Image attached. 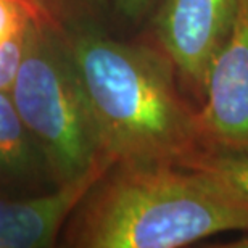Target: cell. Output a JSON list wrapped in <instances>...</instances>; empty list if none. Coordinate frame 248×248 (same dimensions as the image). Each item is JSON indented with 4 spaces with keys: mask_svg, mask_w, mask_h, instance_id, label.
<instances>
[{
    "mask_svg": "<svg viewBox=\"0 0 248 248\" xmlns=\"http://www.w3.org/2000/svg\"><path fill=\"white\" fill-rule=\"evenodd\" d=\"M248 234V197L177 163L121 161L103 172L66 226L68 247L177 248Z\"/></svg>",
    "mask_w": 248,
    "mask_h": 248,
    "instance_id": "cell-1",
    "label": "cell"
},
{
    "mask_svg": "<svg viewBox=\"0 0 248 248\" xmlns=\"http://www.w3.org/2000/svg\"><path fill=\"white\" fill-rule=\"evenodd\" d=\"M62 37L86 91L102 155L181 165L205 148L197 105L156 47L116 41L92 26L62 24Z\"/></svg>",
    "mask_w": 248,
    "mask_h": 248,
    "instance_id": "cell-2",
    "label": "cell"
},
{
    "mask_svg": "<svg viewBox=\"0 0 248 248\" xmlns=\"http://www.w3.org/2000/svg\"><path fill=\"white\" fill-rule=\"evenodd\" d=\"M10 95L55 186L107 160L60 21L31 26Z\"/></svg>",
    "mask_w": 248,
    "mask_h": 248,
    "instance_id": "cell-3",
    "label": "cell"
},
{
    "mask_svg": "<svg viewBox=\"0 0 248 248\" xmlns=\"http://www.w3.org/2000/svg\"><path fill=\"white\" fill-rule=\"evenodd\" d=\"M237 0H163L153 18L156 48L170 60L181 87L197 107L232 28Z\"/></svg>",
    "mask_w": 248,
    "mask_h": 248,
    "instance_id": "cell-4",
    "label": "cell"
},
{
    "mask_svg": "<svg viewBox=\"0 0 248 248\" xmlns=\"http://www.w3.org/2000/svg\"><path fill=\"white\" fill-rule=\"evenodd\" d=\"M197 127L205 148L248 153V0H237L232 28L197 107Z\"/></svg>",
    "mask_w": 248,
    "mask_h": 248,
    "instance_id": "cell-5",
    "label": "cell"
},
{
    "mask_svg": "<svg viewBox=\"0 0 248 248\" xmlns=\"http://www.w3.org/2000/svg\"><path fill=\"white\" fill-rule=\"evenodd\" d=\"M111 165L102 160L86 174L47 193L0 198V248L53 247L86 193Z\"/></svg>",
    "mask_w": 248,
    "mask_h": 248,
    "instance_id": "cell-6",
    "label": "cell"
},
{
    "mask_svg": "<svg viewBox=\"0 0 248 248\" xmlns=\"http://www.w3.org/2000/svg\"><path fill=\"white\" fill-rule=\"evenodd\" d=\"M37 168L46 170L41 152L24 126L10 92L0 91V176L28 179Z\"/></svg>",
    "mask_w": 248,
    "mask_h": 248,
    "instance_id": "cell-7",
    "label": "cell"
},
{
    "mask_svg": "<svg viewBox=\"0 0 248 248\" xmlns=\"http://www.w3.org/2000/svg\"><path fill=\"white\" fill-rule=\"evenodd\" d=\"M181 165L205 171L248 197V153L200 148Z\"/></svg>",
    "mask_w": 248,
    "mask_h": 248,
    "instance_id": "cell-8",
    "label": "cell"
},
{
    "mask_svg": "<svg viewBox=\"0 0 248 248\" xmlns=\"http://www.w3.org/2000/svg\"><path fill=\"white\" fill-rule=\"evenodd\" d=\"M39 21H60V18L36 0H0V48Z\"/></svg>",
    "mask_w": 248,
    "mask_h": 248,
    "instance_id": "cell-9",
    "label": "cell"
},
{
    "mask_svg": "<svg viewBox=\"0 0 248 248\" xmlns=\"http://www.w3.org/2000/svg\"><path fill=\"white\" fill-rule=\"evenodd\" d=\"M28 34L29 31L7 44L3 48H0V91L10 92V87L16 78L24 48H26Z\"/></svg>",
    "mask_w": 248,
    "mask_h": 248,
    "instance_id": "cell-10",
    "label": "cell"
},
{
    "mask_svg": "<svg viewBox=\"0 0 248 248\" xmlns=\"http://www.w3.org/2000/svg\"><path fill=\"white\" fill-rule=\"evenodd\" d=\"M115 12L127 21L137 23L153 8L156 0H111Z\"/></svg>",
    "mask_w": 248,
    "mask_h": 248,
    "instance_id": "cell-11",
    "label": "cell"
},
{
    "mask_svg": "<svg viewBox=\"0 0 248 248\" xmlns=\"http://www.w3.org/2000/svg\"><path fill=\"white\" fill-rule=\"evenodd\" d=\"M107 0H55V13L60 18L62 13L69 12L73 16L79 15H91L100 10ZM62 21V18H60Z\"/></svg>",
    "mask_w": 248,
    "mask_h": 248,
    "instance_id": "cell-12",
    "label": "cell"
},
{
    "mask_svg": "<svg viewBox=\"0 0 248 248\" xmlns=\"http://www.w3.org/2000/svg\"><path fill=\"white\" fill-rule=\"evenodd\" d=\"M217 247H221V248H248V234L239 237V239H235L234 242H231V244H222Z\"/></svg>",
    "mask_w": 248,
    "mask_h": 248,
    "instance_id": "cell-13",
    "label": "cell"
},
{
    "mask_svg": "<svg viewBox=\"0 0 248 248\" xmlns=\"http://www.w3.org/2000/svg\"><path fill=\"white\" fill-rule=\"evenodd\" d=\"M36 2L46 5V7H48L50 10H53V13H55V0H36ZM57 15V13H55Z\"/></svg>",
    "mask_w": 248,
    "mask_h": 248,
    "instance_id": "cell-14",
    "label": "cell"
}]
</instances>
